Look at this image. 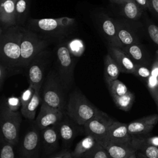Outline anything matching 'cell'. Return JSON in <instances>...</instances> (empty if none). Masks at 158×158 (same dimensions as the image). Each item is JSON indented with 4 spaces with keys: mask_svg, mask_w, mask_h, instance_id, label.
<instances>
[{
    "mask_svg": "<svg viewBox=\"0 0 158 158\" xmlns=\"http://www.w3.org/2000/svg\"><path fill=\"white\" fill-rule=\"evenodd\" d=\"M23 26L15 25L0 28V63L9 72V76L22 73L20 41Z\"/></svg>",
    "mask_w": 158,
    "mask_h": 158,
    "instance_id": "6da1fadb",
    "label": "cell"
},
{
    "mask_svg": "<svg viewBox=\"0 0 158 158\" xmlns=\"http://www.w3.org/2000/svg\"><path fill=\"white\" fill-rule=\"evenodd\" d=\"M25 27L50 43L56 42L57 44L65 41L74 32L76 21L75 19L68 17L55 19L31 18L27 20Z\"/></svg>",
    "mask_w": 158,
    "mask_h": 158,
    "instance_id": "7a4b0ae2",
    "label": "cell"
},
{
    "mask_svg": "<svg viewBox=\"0 0 158 158\" xmlns=\"http://www.w3.org/2000/svg\"><path fill=\"white\" fill-rule=\"evenodd\" d=\"M66 91L68 89L57 70L55 68L50 69L41 88L42 102L64 112L67 102Z\"/></svg>",
    "mask_w": 158,
    "mask_h": 158,
    "instance_id": "3957f363",
    "label": "cell"
},
{
    "mask_svg": "<svg viewBox=\"0 0 158 158\" xmlns=\"http://www.w3.org/2000/svg\"><path fill=\"white\" fill-rule=\"evenodd\" d=\"M101 112L80 91H73L69 96L65 113L77 124L84 126Z\"/></svg>",
    "mask_w": 158,
    "mask_h": 158,
    "instance_id": "277c9868",
    "label": "cell"
},
{
    "mask_svg": "<svg viewBox=\"0 0 158 158\" xmlns=\"http://www.w3.org/2000/svg\"><path fill=\"white\" fill-rule=\"evenodd\" d=\"M50 42L41 38L37 33L23 27L22 33L21 67L26 70L30 63L41 51L46 49Z\"/></svg>",
    "mask_w": 158,
    "mask_h": 158,
    "instance_id": "5b68a950",
    "label": "cell"
},
{
    "mask_svg": "<svg viewBox=\"0 0 158 158\" xmlns=\"http://www.w3.org/2000/svg\"><path fill=\"white\" fill-rule=\"evenodd\" d=\"M52 53L46 48L38 54L26 69L29 85L35 89L41 90L52 60Z\"/></svg>",
    "mask_w": 158,
    "mask_h": 158,
    "instance_id": "8992f818",
    "label": "cell"
},
{
    "mask_svg": "<svg viewBox=\"0 0 158 158\" xmlns=\"http://www.w3.org/2000/svg\"><path fill=\"white\" fill-rule=\"evenodd\" d=\"M21 121V115L19 112L10 110L6 102L1 103L0 128L2 139L15 146L19 141Z\"/></svg>",
    "mask_w": 158,
    "mask_h": 158,
    "instance_id": "52a82bcc",
    "label": "cell"
},
{
    "mask_svg": "<svg viewBox=\"0 0 158 158\" xmlns=\"http://www.w3.org/2000/svg\"><path fill=\"white\" fill-rule=\"evenodd\" d=\"M56 67L64 85L68 90L72 87L74 80L75 60L66 44L63 41L57 44L55 49Z\"/></svg>",
    "mask_w": 158,
    "mask_h": 158,
    "instance_id": "ba28073f",
    "label": "cell"
},
{
    "mask_svg": "<svg viewBox=\"0 0 158 158\" xmlns=\"http://www.w3.org/2000/svg\"><path fill=\"white\" fill-rule=\"evenodd\" d=\"M114 121L106 113L101 110L98 114L84 125L85 133L93 135L99 143H101L106 138L110 125Z\"/></svg>",
    "mask_w": 158,
    "mask_h": 158,
    "instance_id": "9c48e42d",
    "label": "cell"
},
{
    "mask_svg": "<svg viewBox=\"0 0 158 158\" xmlns=\"http://www.w3.org/2000/svg\"><path fill=\"white\" fill-rule=\"evenodd\" d=\"M95 21L107 46L122 48L113 19L103 12H100L95 15Z\"/></svg>",
    "mask_w": 158,
    "mask_h": 158,
    "instance_id": "30bf717a",
    "label": "cell"
},
{
    "mask_svg": "<svg viewBox=\"0 0 158 158\" xmlns=\"http://www.w3.org/2000/svg\"><path fill=\"white\" fill-rule=\"evenodd\" d=\"M113 20L122 48L139 42L138 22L131 21L127 19H113Z\"/></svg>",
    "mask_w": 158,
    "mask_h": 158,
    "instance_id": "8fae6325",
    "label": "cell"
},
{
    "mask_svg": "<svg viewBox=\"0 0 158 158\" xmlns=\"http://www.w3.org/2000/svg\"><path fill=\"white\" fill-rule=\"evenodd\" d=\"M64 112L51 107L42 102L40 112L36 118V126L41 131L57 124L64 115Z\"/></svg>",
    "mask_w": 158,
    "mask_h": 158,
    "instance_id": "7c38bea8",
    "label": "cell"
},
{
    "mask_svg": "<svg viewBox=\"0 0 158 158\" xmlns=\"http://www.w3.org/2000/svg\"><path fill=\"white\" fill-rule=\"evenodd\" d=\"M60 138L65 148H68L75 138L82 131L81 127L72 119H71L65 113L61 120L56 124Z\"/></svg>",
    "mask_w": 158,
    "mask_h": 158,
    "instance_id": "4fadbf2b",
    "label": "cell"
},
{
    "mask_svg": "<svg viewBox=\"0 0 158 158\" xmlns=\"http://www.w3.org/2000/svg\"><path fill=\"white\" fill-rule=\"evenodd\" d=\"M39 129L33 128L28 130L23 138L20 156L23 158H39L40 147V135Z\"/></svg>",
    "mask_w": 158,
    "mask_h": 158,
    "instance_id": "5bb4252c",
    "label": "cell"
},
{
    "mask_svg": "<svg viewBox=\"0 0 158 158\" xmlns=\"http://www.w3.org/2000/svg\"><path fill=\"white\" fill-rule=\"evenodd\" d=\"M132 135L128 130V124L114 121L109 127L104 140L101 144L107 143H131Z\"/></svg>",
    "mask_w": 158,
    "mask_h": 158,
    "instance_id": "9a60e30c",
    "label": "cell"
},
{
    "mask_svg": "<svg viewBox=\"0 0 158 158\" xmlns=\"http://www.w3.org/2000/svg\"><path fill=\"white\" fill-rule=\"evenodd\" d=\"M158 122V114H151L132 121L128 124V132L131 135L149 134Z\"/></svg>",
    "mask_w": 158,
    "mask_h": 158,
    "instance_id": "2e32d148",
    "label": "cell"
},
{
    "mask_svg": "<svg viewBox=\"0 0 158 158\" xmlns=\"http://www.w3.org/2000/svg\"><path fill=\"white\" fill-rule=\"evenodd\" d=\"M17 0H0L1 28H7L17 25Z\"/></svg>",
    "mask_w": 158,
    "mask_h": 158,
    "instance_id": "e0dca14e",
    "label": "cell"
},
{
    "mask_svg": "<svg viewBox=\"0 0 158 158\" xmlns=\"http://www.w3.org/2000/svg\"><path fill=\"white\" fill-rule=\"evenodd\" d=\"M122 49L136 64L151 67L152 62L151 56L140 42L125 46Z\"/></svg>",
    "mask_w": 158,
    "mask_h": 158,
    "instance_id": "ac0fdd59",
    "label": "cell"
},
{
    "mask_svg": "<svg viewBox=\"0 0 158 158\" xmlns=\"http://www.w3.org/2000/svg\"><path fill=\"white\" fill-rule=\"evenodd\" d=\"M107 52L118 65L122 73L133 74L136 64L123 51L122 48L107 46Z\"/></svg>",
    "mask_w": 158,
    "mask_h": 158,
    "instance_id": "d6986e66",
    "label": "cell"
},
{
    "mask_svg": "<svg viewBox=\"0 0 158 158\" xmlns=\"http://www.w3.org/2000/svg\"><path fill=\"white\" fill-rule=\"evenodd\" d=\"M41 131V141L44 151L50 154L59 147L60 136L56 125L46 128Z\"/></svg>",
    "mask_w": 158,
    "mask_h": 158,
    "instance_id": "ffe728a7",
    "label": "cell"
},
{
    "mask_svg": "<svg viewBox=\"0 0 158 158\" xmlns=\"http://www.w3.org/2000/svg\"><path fill=\"white\" fill-rule=\"evenodd\" d=\"M110 158H128L137 152L131 143H107L103 145Z\"/></svg>",
    "mask_w": 158,
    "mask_h": 158,
    "instance_id": "44dd1931",
    "label": "cell"
},
{
    "mask_svg": "<svg viewBox=\"0 0 158 158\" xmlns=\"http://www.w3.org/2000/svg\"><path fill=\"white\" fill-rule=\"evenodd\" d=\"M98 141L93 135L86 134L76 144L72 152L73 158H85L95 147Z\"/></svg>",
    "mask_w": 158,
    "mask_h": 158,
    "instance_id": "7402d4cb",
    "label": "cell"
},
{
    "mask_svg": "<svg viewBox=\"0 0 158 158\" xmlns=\"http://www.w3.org/2000/svg\"><path fill=\"white\" fill-rule=\"evenodd\" d=\"M120 14L125 19L138 22L143 10L134 0H124L120 4Z\"/></svg>",
    "mask_w": 158,
    "mask_h": 158,
    "instance_id": "603a6c76",
    "label": "cell"
},
{
    "mask_svg": "<svg viewBox=\"0 0 158 158\" xmlns=\"http://www.w3.org/2000/svg\"><path fill=\"white\" fill-rule=\"evenodd\" d=\"M131 144L147 158H158V147L144 142L138 135H132Z\"/></svg>",
    "mask_w": 158,
    "mask_h": 158,
    "instance_id": "cb8c5ba5",
    "label": "cell"
},
{
    "mask_svg": "<svg viewBox=\"0 0 158 158\" xmlns=\"http://www.w3.org/2000/svg\"><path fill=\"white\" fill-rule=\"evenodd\" d=\"M104 62V78L106 83L108 84L117 79L121 71L116 62L109 53L105 56Z\"/></svg>",
    "mask_w": 158,
    "mask_h": 158,
    "instance_id": "d4e9b609",
    "label": "cell"
},
{
    "mask_svg": "<svg viewBox=\"0 0 158 158\" xmlns=\"http://www.w3.org/2000/svg\"><path fill=\"white\" fill-rule=\"evenodd\" d=\"M40 91L41 90L35 89V93L30 102L23 109H20L21 114L25 118L29 120H33L35 118L36 110L40 103L42 102Z\"/></svg>",
    "mask_w": 158,
    "mask_h": 158,
    "instance_id": "484cf974",
    "label": "cell"
},
{
    "mask_svg": "<svg viewBox=\"0 0 158 158\" xmlns=\"http://www.w3.org/2000/svg\"><path fill=\"white\" fill-rule=\"evenodd\" d=\"M30 7V0H17L16 16L18 25L23 26L27 21Z\"/></svg>",
    "mask_w": 158,
    "mask_h": 158,
    "instance_id": "4316f807",
    "label": "cell"
},
{
    "mask_svg": "<svg viewBox=\"0 0 158 158\" xmlns=\"http://www.w3.org/2000/svg\"><path fill=\"white\" fill-rule=\"evenodd\" d=\"M115 106L120 110L123 111H128L132 107L135 101V94L128 91L125 94L121 96L112 98Z\"/></svg>",
    "mask_w": 158,
    "mask_h": 158,
    "instance_id": "83f0119b",
    "label": "cell"
},
{
    "mask_svg": "<svg viewBox=\"0 0 158 158\" xmlns=\"http://www.w3.org/2000/svg\"><path fill=\"white\" fill-rule=\"evenodd\" d=\"M107 86L112 98L123 96L129 91L127 86L118 79L107 84Z\"/></svg>",
    "mask_w": 158,
    "mask_h": 158,
    "instance_id": "f1b7e54d",
    "label": "cell"
},
{
    "mask_svg": "<svg viewBox=\"0 0 158 158\" xmlns=\"http://www.w3.org/2000/svg\"><path fill=\"white\" fill-rule=\"evenodd\" d=\"M150 69L151 76L146 83L147 88L152 87L158 85V49L156 51Z\"/></svg>",
    "mask_w": 158,
    "mask_h": 158,
    "instance_id": "f546056e",
    "label": "cell"
},
{
    "mask_svg": "<svg viewBox=\"0 0 158 158\" xmlns=\"http://www.w3.org/2000/svg\"><path fill=\"white\" fill-rule=\"evenodd\" d=\"M67 46L70 53L74 57L80 56L85 51L84 43L80 39L75 38L66 41Z\"/></svg>",
    "mask_w": 158,
    "mask_h": 158,
    "instance_id": "4dcf8cb0",
    "label": "cell"
},
{
    "mask_svg": "<svg viewBox=\"0 0 158 158\" xmlns=\"http://www.w3.org/2000/svg\"><path fill=\"white\" fill-rule=\"evenodd\" d=\"M144 27L149 39L158 49V26L150 21L149 19H146V20H145Z\"/></svg>",
    "mask_w": 158,
    "mask_h": 158,
    "instance_id": "1f68e13d",
    "label": "cell"
},
{
    "mask_svg": "<svg viewBox=\"0 0 158 158\" xmlns=\"http://www.w3.org/2000/svg\"><path fill=\"white\" fill-rule=\"evenodd\" d=\"M85 158H110L104 147L98 143L95 147Z\"/></svg>",
    "mask_w": 158,
    "mask_h": 158,
    "instance_id": "d6a6232c",
    "label": "cell"
},
{
    "mask_svg": "<svg viewBox=\"0 0 158 158\" xmlns=\"http://www.w3.org/2000/svg\"><path fill=\"white\" fill-rule=\"evenodd\" d=\"M133 75L146 83L151 76L150 67L136 64L135 72Z\"/></svg>",
    "mask_w": 158,
    "mask_h": 158,
    "instance_id": "836d02e7",
    "label": "cell"
},
{
    "mask_svg": "<svg viewBox=\"0 0 158 158\" xmlns=\"http://www.w3.org/2000/svg\"><path fill=\"white\" fill-rule=\"evenodd\" d=\"M14 146L12 144L2 139L0 158H15Z\"/></svg>",
    "mask_w": 158,
    "mask_h": 158,
    "instance_id": "e575fe53",
    "label": "cell"
},
{
    "mask_svg": "<svg viewBox=\"0 0 158 158\" xmlns=\"http://www.w3.org/2000/svg\"><path fill=\"white\" fill-rule=\"evenodd\" d=\"M35 88L30 85H29L28 87L25 89L21 94L20 96V99L21 102V109H23L27 104L30 102L31 99L32 98L34 93H35Z\"/></svg>",
    "mask_w": 158,
    "mask_h": 158,
    "instance_id": "d590c367",
    "label": "cell"
},
{
    "mask_svg": "<svg viewBox=\"0 0 158 158\" xmlns=\"http://www.w3.org/2000/svg\"><path fill=\"white\" fill-rule=\"evenodd\" d=\"M6 103L8 107L13 111H17L20 106H21V102H20V98H19L14 96L8 98Z\"/></svg>",
    "mask_w": 158,
    "mask_h": 158,
    "instance_id": "8d00e7d4",
    "label": "cell"
},
{
    "mask_svg": "<svg viewBox=\"0 0 158 158\" xmlns=\"http://www.w3.org/2000/svg\"><path fill=\"white\" fill-rule=\"evenodd\" d=\"M138 136L144 142L158 147V136H149L148 134Z\"/></svg>",
    "mask_w": 158,
    "mask_h": 158,
    "instance_id": "74e56055",
    "label": "cell"
},
{
    "mask_svg": "<svg viewBox=\"0 0 158 158\" xmlns=\"http://www.w3.org/2000/svg\"><path fill=\"white\" fill-rule=\"evenodd\" d=\"M7 77H9V72L6 67L0 63V89L2 90L4 83Z\"/></svg>",
    "mask_w": 158,
    "mask_h": 158,
    "instance_id": "f35d334b",
    "label": "cell"
},
{
    "mask_svg": "<svg viewBox=\"0 0 158 158\" xmlns=\"http://www.w3.org/2000/svg\"><path fill=\"white\" fill-rule=\"evenodd\" d=\"M49 158H73L72 155V152L68 149V148H65V149L61 151L60 152L52 155Z\"/></svg>",
    "mask_w": 158,
    "mask_h": 158,
    "instance_id": "ab89813d",
    "label": "cell"
},
{
    "mask_svg": "<svg viewBox=\"0 0 158 158\" xmlns=\"http://www.w3.org/2000/svg\"><path fill=\"white\" fill-rule=\"evenodd\" d=\"M149 10L158 19V0H148Z\"/></svg>",
    "mask_w": 158,
    "mask_h": 158,
    "instance_id": "60d3db41",
    "label": "cell"
},
{
    "mask_svg": "<svg viewBox=\"0 0 158 158\" xmlns=\"http://www.w3.org/2000/svg\"><path fill=\"white\" fill-rule=\"evenodd\" d=\"M148 89L155 104H156L157 109L158 110V85L152 87L148 88Z\"/></svg>",
    "mask_w": 158,
    "mask_h": 158,
    "instance_id": "b9f144b4",
    "label": "cell"
},
{
    "mask_svg": "<svg viewBox=\"0 0 158 158\" xmlns=\"http://www.w3.org/2000/svg\"><path fill=\"white\" fill-rule=\"evenodd\" d=\"M134 1L142 8L143 10H149L148 0H134Z\"/></svg>",
    "mask_w": 158,
    "mask_h": 158,
    "instance_id": "7bdbcfd3",
    "label": "cell"
},
{
    "mask_svg": "<svg viewBox=\"0 0 158 158\" xmlns=\"http://www.w3.org/2000/svg\"><path fill=\"white\" fill-rule=\"evenodd\" d=\"M136 157H137V158H147L145 156H144L142 153H141V152H136Z\"/></svg>",
    "mask_w": 158,
    "mask_h": 158,
    "instance_id": "ee69618b",
    "label": "cell"
},
{
    "mask_svg": "<svg viewBox=\"0 0 158 158\" xmlns=\"http://www.w3.org/2000/svg\"><path fill=\"white\" fill-rule=\"evenodd\" d=\"M112 2H113V3H115V4H118V5H120L124 0H110Z\"/></svg>",
    "mask_w": 158,
    "mask_h": 158,
    "instance_id": "f6af8a7d",
    "label": "cell"
},
{
    "mask_svg": "<svg viewBox=\"0 0 158 158\" xmlns=\"http://www.w3.org/2000/svg\"><path fill=\"white\" fill-rule=\"evenodd\" d=\"M136 152H135V153H133V154H131V155L129 157H128V158H137Z\"/></svg>",
    "mask_w": 158,
    "mask_h": 158,
    "instance_id": "bcb514c9",
    "label": "cell"
},
{
    "mask_svg": "<svg viewBox=\"0 0 158 158\" xmlns=\"http://www.w3.org/2000/svg\"><path fill=\"white\" fill-rule=\"evenodd\" d=\"M19 158H23V157H21V156H20Z\"/></svg>",
    "mask_w": 158,
    "mask_h": 158,
    "instance_id": "7dc6e473",
    "label": "cell"
}]
</instances>
